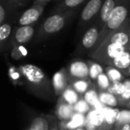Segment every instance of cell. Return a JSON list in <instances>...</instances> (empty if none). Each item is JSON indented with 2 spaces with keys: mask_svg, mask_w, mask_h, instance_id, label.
<instances>
[{
  "mask_svg": "<svg viewBox=\"0 0 130 130\" xmlns=\"http://www.w3.org/2000/svg\"><path fill=\"white\" fill-rule=\"evenodd\" d=\"M18 68L22 77V84L31 93L44 99H48L54 94L52 81L37 65L24 64Z\"/></svg>",
  "mask_w": 130,
  "mask_h": 130,
  "instance_id": "1",
  "label": "cell"
},
{
  "mask_svg": "<svg viewBox=\"0 0 130 130\" xmlns=\"http://www.w3.org/2000/svg\"><path fill=\"white\" fill-rule=\"evenodd\" d=\"M130 15V0H119L114 7L109 20L101 29L99 33V38L93 50L98 47L103 40L112 32L119 29L128 18ZM92 50V51H93Z\"/></svg>",
  "mask_w": 130,
  "mask_h": 130,
  "instance_id": "2",
  "label": "cell"
},
{
  "mask_svg": "<svg viewBox=\"0 0 130 130\" xmlns=\"http://www.w3.org/2000/svg\"><path fill=\"white\" fill-rule=\"evenodd\" d=\"M74 13V10H67L61 13H54L45 19V22L39 28L37 35V39L43 40L45 38L59 32L67 24L71 17Z\"/></svg>",
  "mask_w": 130,
  "mask_h": 130,
  "instance_id": "3",
  "label": "cell"
},
{
  "mask_svg": "<svg viewBox=\"0 0 130 130\" xmlns=\"http://www.w3.org/2000/svg\"><path fill=\"white\" fill-rule=\"evenodd\" d=\"M45 6L42 5H35L27 9L19 18L18 23L20 26L33 25L43 13Z\"/></svg>",
  "mask_w": 130,
  "mask_h": 130,
  "instance_id": "4",
  "label": "cell"
},
{
  "mask_svg": "<svg viewBox=\"0 0 130 130\" xmlns=\"http://www.w3.org/2000/svg\"><path fill=\"white\" fill-rule=\"evenodd\" d=\"M67 72L69 75V80L89 78L88 65L87 61L79 60L72 61L68 67Z\"/></svg>",
  "mask_w": 130,
  "mask_h": 130,
  "instance_id": "5",
  "label": "cell"
},
{
  "mask_svg": "<svg viewBox=\"0 0 130 130\" xmlns=\"http://www.w3.org/2000/svg\"><path fill=\"white\" fill-rule=\"evenodd\" d=\"M35 28L33 25L20 26L17 28L12 38V46L23 45L31 40L34 36Z\"/></svg>",
  "mask_w": 130,
  "mask_h": 130,
  "instance_id": "6",
  "label": "cell"
},
{
  "mask_svg": "<svg viewBox=\"0 0 130 130\" xmlns=\"http://www.w3.org/2000/svg\"><path fill=\"white\" fill-rule=\"evenodd\" d=\"M51 81H52L53 90H54V94L60 96L69 85V75L67 72V69L62 68L54 73Z\"/></svg>",
  "mask_w": 130,
  "mask_h": 130,
  "instance_id": "7",
  "label": "cell"
},
{
  "mask_svg": "<svg viewBox=\"0 0 130 130\" xmlns=\"http://www.w3.org/2000/svg\"><path fill=\"white\" fill-rule=\"evenodd\" d=\"M104 0H89L80 14V23L86 24L97 15Z\"/></svg>",
  "mask_w": 130,
  "mask_h": 130,
  "instance_id": "8",
  "label": "cell"
},
{
  "mask_svg": "<svg viewBox=\"0 0 130 130\" xmlns=\"http://www.w3.org/2000/svg\"><path fill=\"white\" fill-rule=\"evenodd\" d=\"M74 113L75 111L73 109V105L69 104L63 100H61V98L58 99L55 108V117L58 121L67 122L72 118Z\"/></svg>",
  "mask_w": 130,
  "mask_h": 130,
  "instance_id": "9",
  "label": "cell"
},
{
  "mask_svg": "<svg viewBox=\"0 0 130 130\" xmlns=\"http://www.w3.org/2000/svg\"><path fill=\"white\" fill-rule=\"evenodd\" d=\"M100 28L94 24L91 28H89L84 34L81 39V46L86 50H93L95 45L96 42L99 38Z\"/></svg>",
  "mask_w": 130,
  "mask_h": 130,
  "instance_id": "10",
  "label": "cell"
},
{
  "mask_svg": "<svg viewBox=\"0 0 130 130\" xmlns=\"http://www.w3.org/2000/svg\"><path fill=\"white\" fill-rule=\"evenodd\" d=\"M110 65L122 71H125L130 65V45L122 54H120L119 56L114 58Z\"/></svg>",
  "mask_w": 130,
  "mask_h": 130,
  "instance_id": "11",
  "label": "cell"
},
{
  "mask_svg": "<svg viewBox=\"0 0 130 130\" xmlns=\"http://www.w3.org/2000/svg\"><path fill=\"white\" fill-rule=\"evenodd\" d=\"M99 102L109 108H117L119 106V98L108 91H99Z\"/></svg>",
  "mask_w": 130,
  "mask_h": 130,
  "instance_id": "12",
  "label": "cell"
},
{
  "mask_svg": "<svg viewBox=\"0 0 130 130\" xmlns=\"http://www.w3.org/2000/svg\"><path fill=\"white\" fill-rule=\"evenodd\" d=\"M69 84L72 87V88L81 96H83V94L94 85V83H93L89 78L69 80Z\"/></svg>",
  "mask_w": 130,
  "mask_h": 130,
  "instance_id": "13",
  "label": "cell"
},
{
  "mask_svg": "<svg viewBox=\"0 0 130 130\" xmlns=\"http://www.w3.org/2000/svg\"><path fill=\"white\" fill-rule=\"evenodd\" d=\"M87 65H88V72H89V79L94 83L96 80L97 77L99 76L101 73L104 72V68H103L102 63L99 61H94V60H89L87 61Z\"/></svg>",
  "mask_w": 130,
  "mask_h": 130,
  "instance_id": "14",
  "label": "cell"
},
{
  "mask_svg": "<svg viewBox=\"0 0 130 130\" xmlns=\"http://www.w3.org/2000/svg\"><path fill=\"white\" fill-rule=\"evenodd\" d=\"M82 96L80 94H78L74 89L72 88L71 85H68L67 87L64 89L61 94L59 96V98H61V100H63L64 102H66L67 103L71 105H74L78 100L81 98Z\"/></svg>",
  "mask_w": 130,
  "mask_h": 130,
  "instance_id": "15",
  "label": "cell"
},
{
  "mask_svg": "<svg viewBox=\"0 0 130 130\" xmlns=\"http://www.w3.org/2000/svg\"><path fill=\"white\" fill-rule=\"evenodd\" d=\"M86 0H61L54 8V13H61L67 10H74L81 4H83Z\"/></svg>",
  "mask_w": 130,
  "mask_h": 130,
  "instance_id": "16",
  "label": "cell"
},
{
  "mask_svg": "<svg viewBox=\"0 0 130 130\" xmlns=\"http://www.w3.org/2000/svg\"><path fill=\"white\" fill-rule=\"evenodd\" d=\"M104 73L107 75L110 82L123 81L126 78L122 71L110 65H106V67L104 68Z\"/></svg>",
  "mask_w": 130,
  "mask_h": 130,
  "instance_id": "17",
  "label": "cell"
},
{
  "mask_svg": "<svg viewBox=\"0 0 130 130\" xmlns=\"http://www.w3.org/2000/svg\"><path fill=\"white\" fill-rule=\"evenodd\" d=\"M83 99L87 103H88L91 106H94L96 104L97 102H99V90L96 88L94 84L83 94Z\"/></svg>",
  "mask_w": 130,
  "mask_h": 130,
  "instance_id": "18",
  "label": "cell"
},
{
  "mask_svg": "<svg viewBox=\"0 0 130 130\" xmlns=\"http://www.w3.org/2000/svg\"><path fill=\"white\" fill-rule=\"evenodd\" d=\"M12 26L9 23H4L0 26V52L6 46L8 39L11 37Z\"/></svg>",
  "mask_w": 130,
  "mask_h": 130,
  "instance_id": "19",
  "label": "cell"
},
{
  "mask_svg": "<svg viewBox=\"0 0 130 130\" xmlns=\"http://www.w3.org/2000/svg\"><path fill=\"white\" fill-rule=\"evenodd\" d=\"M124 124H130V110L127 108L121 109L119 110L113 126H119Z\"/></svg>",
  "mask_w": 130,
  "mask_h": 130,
  "instance_id": "20",
  "label": "cell"
},
{
  "mask_svg": "<svg viewBox=\"0 0 130 130\" xmlns=\"http://www.w3.org/2000/svg\"><path fill=\"white\" fill-rule=\"evenodd\" d=\"M123 83H124L125 87L124 91H123L122 94L118 98L119 101V106L124 107L130 100V78H126L123 80Z\"/></svg>",
  "mask_w": 130,
  "mask_h": 130,
  "instance_id": "21",
  "label": "cell"
},
{
  "mask_svg": "<svg viewBox=\"0 0 130 130\" xmlns=\"http://www.w3.org/2000/svg\"><path fill=\"white\" fill-rule=\"evenodd\" d=\"M119 110V109L118 108H109V107H107V109L105 110V112L103 113L105 122L110 127H113L114 124H115Z\"/></svg>",
  "mask_w": 130,
  "mask_h": 130,
  "instance_id": "22",
  "label": "cell"
},
{
  "mask_svg": "<svg viewBox=\"0 0 130 130\" xmlns=\"http://www.w3.org/2000/svg\"><path fill=\"white\" fill-rule=\"evenodd\" d=\"M31 130H48V120L46 117H36L29 126Z\"/></svg>",
  "mask_w": 130,
  "mask_h": 130,
  "instance_id": "23",
  "label": "cell"
},
{
  "mask_svg": "<svg viewBox=\"0 0 130 130\" xmlns=\"http://www.w3.org/2000/svg\"><path fill=\"white\" fill-rule=\"evenodd\" d=\"M110 83L111 82L110 81L107 75L104 72H103L97 77V78H96L94 84L99 91H106L110 86Z\"/></svg>",
  "mask_w": 130,
  "mask_h": 130,
  "instance_id": "24",
  "label": "cell"
},
{
  "mask_svg": "<svg viewBox=\"0 0 130 130\" xmlns=\"http://www.w3.org/2000/svg\"><path fill=\"white\" fill-rule=\"evenodd\" d=\"M73 109H74V111L76 112V113L87 115V114L90 111L91 109H92V106H91L88 103H87V102L83 99V97H81L74 105H73Z\"/></svg>",
  "mask_w": 130,
  "mask_h": 130,
  "instance_id": "25",
  "label": "cell"
},
{
  "mask_svg": "<svg viewBox=\"0 0 130 130\" xmlns=\"http://www.w3.org/2000/svg\"><path fill=\"white\" fill-rule=\"evenodd\" d=\"M8 76L12 80V82L15 85L22 84V77L19 68H16L14 66H10L8 68Z\"/></svg>",
  "mask_w": 130,
  "mask_h": 130,
  "instance_id": "26",
  "label": "cell"
},
{
  "mask_svg": "<svg viewBox=\"0 0 130 130\" xmlns=\"http://www.w3.org/2000/svg\"><path fill=\"white\" fill-rule=\"evenodd\" d=\"M124 88L125 87L123 81H116V82H111L110 86L109 87V88L106 91H108L110 94L116 95L117 97H119L122 94Z\"/></svg>",
  "mask_w": 130,
  "mask_h": 130,
  "instance_id": "27",
  "label": "cell"
},
{
  "mask_svg": "<svg viewBox=\"0 0 130 130\" xmlns=\"http://www.w3.org/2000/svg\"><path fill=\"white\" fill-rule=\"evenodd\" d=\"M28 54V50L23 45H15L13 46L11 51V56L14 60H20L24 58Z\"/></svg>",
  "mask_w": 130,
  "mask_h": 130,
  "instance_id": "28",
  "label": "cell"
},
{
  "mask_svg": "<svg viewBox=\"0 0 130 130\" xmlns=\"http://www.w3.org/2000/svg\"><path fill=\"white\" fill-rule=\"evenodd\" d=\"M48 120V130H59V125H58V119L55 116H45Z\"/></svg>",
  "mask_w": 130,
  "mask_h": 130,
  "instance_id": "29",
  "label": "cell"
},
{
  "mask_svg": "<svg viewBox=\"0 0 130 130\" xmlns=\"http://www.w3.org/2000/svg\"><path fill=\"white\" fill-rule=\"evenodd\" d=\"M7 16V11L3 4L0 3V26L5 23V21Z\"/></svg>",
  "mask_w": 130,
  "mask_h": 130,
  "instance_id": "30",
  "label": "cell"
},
{
  "mask_svg": "<svg viewBox=\"0 0 130 130\" xmlns=\"http://www.w3.org/2000/svg\"><path fill=\"white\" fill-rule=\"evenodd\" d=\"M115 130H130V124H124L119 126H113Z\"/></svg>",
  "mask_w": 130,
  "mask_h": 130,
  "instance_id": "31",
  "label": "cell"
},
{
  "mask_svg": "<svg viewBox=\"0 0 130 130\" xmlns=\"http://www.w3.org/2000/svg\"><path fill=\"white\" fill-rule=\"evenodd\" d=\"M53 0H34V3L33 4L35 5H42V6H45L47 3L51 2Z\"/></svg>",
  "mask_w": 130,
  "mask_h": 130,
  "instance_id": "32",
  "label": "cell"
},
{
  "mask_svg": "<svg viewBox=\"0 0 130 130\" xmlns=\"http://www.w3.org/2000/svg\"><path fill=\"white\" fill-rule=\"evenodd\" d=\"M6 1L12 5H21L23 2V0H6Z\"/></svg>",
  "mask_w": 130,
  "mask_h": 130,
  "instance_id": "33",
  "label": "cell"
},
{
  "mask_svg": "<svg viewBox=\"0 0 130 130\" xmlns=\"http://www.w3.org/2000/svg\"><path fill=\"white\" fill-rule=\"evenodd\" d=\"M122 72L124 73L125 76H126V78H130V65L126 68V70H125V71H123Z\"/></svg>",
  "mask_w": 130,
  "mask_h": 130,
  "instance_id": "34",
  "label": "cell"
},
{
  "mask_svg": "<svg viewBox=\"0 0 130 130\" xmlns=\"http://www.w3.org/2000/svg\"><path fill=\"white\" fill-rule=\"evenodd\" d=\"M73 130H87V129L85 127V126H79V127H77V128H75V129H73Z\"/></svg>",
  "mask_w": 130,
  "mask_h": 130,
  "instance_id": "35",
  "label": "cell"
},
{
  "mask_svg": "<svg viewBox=\"0 0 130 130\" xmlns=\"http://www.w3.org/2000/svg\"><path fill=\"white\" fill-rule=\"evenodd\" d=\"M124 107H125V108H127V109H129V110H130V100L128 101V103H126V104L125 105Z\"/></svg>",
  "mask_w": 130,
  "mask_h": 130,
  "instance_id": "36",
  "label": "cell"
},
{
  "mask_svg": "<svg viewBox=\"0 0 130 130\" xmlns=\"http://www.w3.org/2000/svg\"><path fill=\"white\" fill-rule=\"evenodd\" d=\"M58 125H59V130H68V129H66L65 127H63L62 126H61L59 123H58Z\"/></svg>",
  "mask_w": 130,
  "mask_h": 130,
  "instance_id": "37",
  "label": "cell"
},
{
  "mask_svg": "<svg viewBox=\"0 0 130 130\" xmlns=\"http://www.w3.org/2000/svg\"><path fill=\"white\" fill-rule=\"evenodd\" d=\"M109 130H115V129H114L113 127H111V128H110V129H109Z\"/></svg>",
  "mask_w": 130,
  "mask_h": 130,
  "instance_id": "38",
  "label": "cell"
},
{
  "mask_svg": "<svg viewBox=\"0 0 130 130\" xmlns=\"http://www.w3.org/2000/svg\"><path fill=\"white\" fill-rule=\"evenodd\" d=\"M56 1H59V2H60V1H61V0H56Z\"/></svg>",
  "mask_w": 130,
  "mask_h": 130,
  "instance_id": "39",
  "label": "cell"
}]
</instances>
